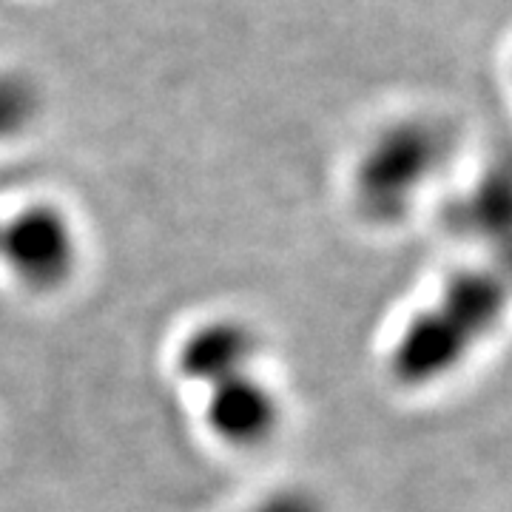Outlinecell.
Returning <instances> with one entry per match:
<instances>
[{
    "label": "cell",
    "instance_id": "obj_3",
    "mask_svg": "<svg viewBox=\"0 0 512 512\" xmlns=\"http://www.w3.org/2000/svg\"><path fill=\"white\" fill-rule=\"evenodd\" d=\"M0 265L23 291H63L80 268V234L55 202L20 205L0 222Z\"/></svg>",
    "mask_w": 512,
    "mask_h": 512
},
{
    "label": "cell",
    "instance_id": "obj_8",
    "mask_svg": "<svg viewBox=\"0 0 512 512\" xmlns=\"http://www.w3.org/2000/svg\"><path fill=\"white\" fill-rule=\"evenodd\" d=\"M245 512H325V507L308 490L285 487V490H276V493H268L265 498L254 501Z\"/></svg>",
    "mask_w": 512,
    "mask_h": 512
},
{
    "label": "cell",
    "instance_id": "obj_10",
    "mask_svg": "<svg viewBox=\"0 0 512 512\" xmlns=\"http://www.w3.org/2000/svg\"><path fill=\"white\" fill-rule=\"evenodd\" d=\"M0 222H3V217H0Z\"/></svg>",
    "mask_w": 512,
    "mask_h": 512
},
{
    "label": "cell",
    "instance_id": "obj_4",
    "mask_svg": "<svg viewBox=\"0 0 512 512\" xmlns=\"http://www.w3.org/2000/svg\"><path fill=\"white\" fill-rule=\"evenodd\" d=\"M205 430L231 450H259L271 444L285 419L276 387L256 370L205 390Z\"/></svg>",
    "mask_w": 512,
    "mask_h": 512
},
{
    "label": "cell",
    "instance_id": "obj_9",
    "mask_svg": "<svg viewBox=\"0 0 512 512\" xmlns=\"http://www.w3.org/2000/svg\"><path fill=\"white\" fill-rule=\"evenodd\" d=\"M510 77H512V55H510Z\"/></svg>",
    "mask_w": 512,
    "mask_h": 512
},
{
    "label": "cell",
    "instance_id": "obj_5",
    "mask_svg": "<svg viewBox=\"0 0 512 512\" xmlns=\"http://www.w3.org/2000/svg\"><path fill=\"white\" fill-rule=\"evenodd\" d=\"M262 342L251 322L239 316H211L188 330L174 353V367L202 390L256 370Z\"/></svg>",
    "mask_w": 512,
    "mask_h": 512
},
{
    "label": "cell",
    "instance_id": "obj_1",
    "mask_svg": "<svg viewBox=\"0 0 512 512\" xmlns=\"http://www.w3.org/2000/svg\"><path fill=\"white\" fill-rule=\"evenodd\" d=\"M510 305L512 291L490 265L453 271L396 333L387 353L393 382L421 390L450 379L501 328Z\"/></svg>",
    "mask_w": 512,
    "mask_h": 512
},
{
    "label": "cell",
    "instance_id": "obj_2",
    "mask_svg": "<svg viewBox=\"0 0 512 512\" xmlns=\"http://www.w3.org/2000/svg\"><path fill=\"white\" fill-rule=\"evenodd\" d=\"M453 146V134L430 114L384 123L362 146L350 174L359 217L370 225L402 222L439 180Z\"/></svg>",
    "mask_w": 512,
    "mask_h": 512
},
{
    "label": "cell",
    "instance_id": "obj_6",
    "mask_svg": "<svg viewBox=\"0 0 512 512\" xmlns=\"http://www.w3.org/2000/svg\"><path fill=\"white\" fill-rule=\"evenodd\" d=\"M453 228L498 251L512 239V160L487 168L453 208Z\"/></svg>",
    "mask_w": 512,
    "mask_h": 512
},
{
    "label": "cell",
    "instance_id": "obj_7",
    "mask_svg": "<svg viewBox=\"0 0 512 512\" xmlns=\"http://www.w3.org/2000/svg\"><path fill=\"white\" fill-rule=\"evenodd\" d=\"M35 86L20 74H0V146L20 137L37 117Z\"/></svg>",
    "mask_w": 512,
    "mask_h": 512
}]
</instances>
